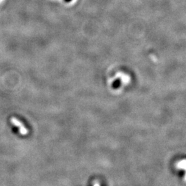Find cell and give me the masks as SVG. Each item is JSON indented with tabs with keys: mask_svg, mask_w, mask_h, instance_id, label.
Listing matches in <instances>:
<instances>
[{
	"mask_svg": "<svg viewBox=\"0 0 186 186\" xmlns=\"http://www.w3.org/2000/svg\"><path fill=\"white\" fill-rule=\"evenodd\" d=\"M12 121H13V124L16 125V126H18L19 128V131L21 132V133L23 134H25L26 133H27V130L26 129V128L23 126V125L21 124V123H19L18 120L17 119H12Z\"/></svg>",
	"mask_w": 186,
	"mask_h": 186,
	"instance_id": "6da1fadb",
	"label": "cell"
},
{
	"mask_svg": "<svg viewBox=\"0 0 186 186\" xmlns=\"http://www.w3.org/2000/svg\"><path fill=\"white\" fill-rule=\"evenodd\" d=\"M179 168H181L183 169L185 168V161H184V160L183 161H181V163H180V164H179Z\"/></svg>",
	"mask_w": 186,
	"mask_h": 186,
	"instance_id": "7a4b0ae2",
	"label": "cell"
},
{
	"mask_svg": "<svg viewBox=\"0 0 186 186\" xmlns=\"http://www.w3.org/2000/svg\"><path fill=\"white\" fill-rule=\"evenodd\" d=\"M94 186H99V184H95V185H94Z\"/></svg>",
	"mask_w": 186,
	"mask_h": 186,
	"instance_id": "3957f363",
	"label": "cell"
},
{
	"mask_svg": "<svg viewBox=\"0 0 186 186\" xmlns=\"http://www.w3.org/2000/svg\"><path fill=\"white\" fill-rule=\"evenodd\" d=\"M65 1H66V2H69V1H70V0H65Z\"/></svg>",
	"mask_w": 186,
	"mask_h": 186,
	"instance_id": "277c9868",
	"label": "cell"
}]
</instances>
